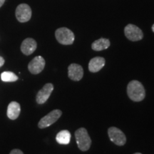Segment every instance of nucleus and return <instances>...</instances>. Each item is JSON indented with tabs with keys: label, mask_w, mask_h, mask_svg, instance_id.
<instances>
[{
	"label": "nucleus",
	"mask_w": 154,
	"mask_h": 154,
	"mask_svg": "<svg viewBox=\"0 0 154 154\" xmlns=\"http://www.w3.org/2000/svg\"><path fill=\"white\" fill-rule=\"evenodd\" d=\"M5 63V59H4L3 57H0V67H2Z\"/></svg>",
	"instance_id": "obj_18"
},
{
	"label": "nucleus",
	"mask_w": 154,
	"mask_h": 154,
	"mask_svg": "<svg viewBox=\"0 0 154 154\" xmlns=\"http://www.w3.org/2000/svg\"><path fill=\"white\" fill-rule=\"evenodd\" d=\"M54 90V86L51 83L46 84L41 90H39L36 97V103L38 104H43L47 101Z\"/></svg>",
	"instance_id": "obj_9"
},
{
	"label": "nucleus",
	"mask_w": 154,
	"mask_h": 154,
	"mask_svg": "<svg viewBox=\"0 0 154 154\" xmlns=\"http://www.w3.org/2000/svg\"><path fill=\"white\" fill-rule=\"evenodd\" d=\"M62 112L59 109H55L52 111L48 113L45 116H44L41 120L39 121L38 124V126L39 128H47L54 124L56 121L61 117Z\"/></svg>",
	"instance_id": "obj_4"
},
{
	"label": "nucleus",
	"mask_w": 154,
	"mask_h": 154,
	"mask_svg": "<svg viewBox=\"0 0 154 154\" xmlns=\"http://www.w3.org/2000/svg\"><path fill=\"white\" fill-rule=\"evenodd\" d=\"M110 41L108 38H101L93 42L91 45V48L94 51H102V50L108 49V48L110 47Z\"/></svg>",
	"instance_id": "obj_14"
},
{
	"label": "nucleus",
	"mask_w": 154,
	"mask_h": 154,
	"mask_svg": "<svg viewBox=\"0 0 154 154\" xmlns=\"http://www.w3.org/2000/svg\"><path fill=\"white\" fill-rule=\"evenodd\" d=\"M125 36L128 40L132 42H138L143 37V33L140 28L136 25L129 24L124 29Z\"/></svg>",
	"instance_id": "obj_6"
},
{
	"label": "nucleus",
	"mask_w": 154,
	"mask_h": 154,
	"mask_svg": "<svg viewBox=\"0 0 154 154\" xmlns=\"http://www.w3.org/2000/svg\"><path fill=\"white\" fill-rule=\"evenodd\" d=\"M134 154H141V153H134Z\"/></svg>",
	"instance_id": "obj_21"
},
{
	"label": "nucleus",
	"mask_w": 154,
	"mask_h": 154,
	"mask_svg": "<svg viewBox=\"0 0 154 154\" xmlns=\"http://www.w3.org/2000/svg\"><path fill=\"white\" fill-rule=\"evenodd\" d=\"M84 76V69L82 66L77 63H72L68 67V76L71 80L79 82Z\"/></svg>",
	"instance_id": "obj_10"
},
{
	"label": "nucleus",
	"mask_w": 154,
	"mask_h": 154,
	"mask_svg": "<svg viewBox=\"0 0 154 154\" xmlns=\"http://www.w3.org/2000/svg\"><path fill=\"white\" fill-rule=\"evenodd\" d=\"M21 107L19 103L16 101H12L9 103L7 108V116L11 120H15L20 114Z\"/></svg>",
	"instance_id": "obj_13"
},
{
	"label": "nucleus",
	"mask_w": 154,
	"mask_h": 154,
	"mask_svg": "<svg viewBox=\"0 0 154 154\" xmlns=\"http://www.w3.org/2000/svg\"><path fill=\"white\" fill-rule=\"evenodd\" d=\"M104 58L96 57L91 59L88 63V70L91 72L96 73L99 72L105 65Z\"/></svg>",
	"instance_id": "obj_12"
},
{
	"label": "nucleus",
	"mask_w": 154,
	"mask_h": 154,
	"mask_svg": "<svg viewBox=\"0 0 154 154\" xmlns=\"http://www.w3.org/2000/svg\"><path fill=\"white\" fill-rule=\"evenodd\" d=\"M32 9L31 7L26 4H20L17 6L15 16L17 20L21 23L27 22L32 17Z\"/></svg>",
	"instance_id": "obj_5"
},
{
	"label": "nucleus",
	"mask_w": 154,
	"mask_h": 154,
	"mask_svg": "<svg viewBox=\"0 0 154 154\" xmlns=\"http://www.w3.org/2000/svg\"><path fill=\"white\" fill-rule=\"evenodd\" d=\"M75 137L79 149L82 151H86L89 149L91 145V139L86 128H80L76 130Z\"/></svg>",
	"instance_id": "obj_2"
},
{
	"label": "nucleus",
	"mask_w": 154,
	"mask_h": 154,
	"mask_svg": "<svg viewBox=\"0 0 154 154\" xmlns=\"http://www.w3.org/2000/svg\"><path fill=\"white\" fill-rule=\"evenodd\" d=\"M45 60L41 56L34 57L28 65V69L32 74H38L44 70Z\"/></svg>",
	"instance_id": "obj_8"
},
{
	"label": "nucleus",
	"mask_w": 154,
	"mask_h": 154,
	"mask_svg": "<svg viewBox=\"0 0 154 154\" xmlns=\"http://www.w3.org/2000/svg\"><path fill=\"white\" fill-rule=\"evenodd\" d=\"M6 0H0V8H1L2 7L4 4H5Z\"/></svg>",
	"instance_id": "obj_19"
},
{
	"label": "nucleus",
	"mask_w": 154,
	"mask_h": 154,
	"mask_svg": "<svg viewBox=\"0 0 154 154\" xmlns=\"http://www.w3.org/2000/svg\"><path fill=\"white\" fill-rule=\"evenodd\" d=\"M56 140L59 144L67 145L70 143L71 134L69 131L63 130L59 132L56 136Z\"/></svg>",
	"instance_id": "obj_15"
},
{
	"label": "nucleus",
	"mask_w": 154,
	"mask_h": 154,
	"mask_svg": "<svg viewBox=\"0 0 154 154\" xmlns=\"http://www.w3.org/2000/svg\"><path fill=\"white\" fill-rule=\"evenodd\" d=\"M9 154H24V153H23V152L21 151V150L14 149L10 152V153H9Z\"/></svg>",
	"instance_id": "obj_17"
},
{
	"label": "nucleus",
	"mask_w": 154,
	"mask_h": 154,
	"mask_svg": "<svg viewBox=\"0 0 154 154\" xmlns=\"http://www.w3.org/2000/svg\"><path fill=\"white\" fill-rule=\"evenodd\" d=\"M55 36L59 43L63 45H71L74 43L75 39L72 31L66 27L57 29L55 32Z\"/></svg>",
	"instance_id": "obj_3"
},
{
	"label": "nucleus",
	"mask_w": 154,
	"mask_h": 154,
	"mask_svg": "<svg viewBox=\"0 0 154 154\" xmlns=\"http://www.w3.org/2000/svg\"><path fill=\"white\" fill-rule=\"evenodd\" d=\"M37 47V44L32 38H26L21 44V51L24 55L29 56L33 54Z\"/></svg>",
	"instance_id": "obj_11"
},
{
	"label": "nucleus",
	"mask_w": 154,
	"mask_h": 154,
	"mask_svg": "<svg viewBox=\"0 0 154 154\" xmlns=\"http://www.w3.org/2000/svg\"><path fill=\"white\" fill-rule=\"evenodd\" d=\"M1 79L5 82H14L18 80V76L11 72H5L2 73Z\"/></svg>",
	"instance_id": "obj_16"
},
{
	"label": "nucleus",
	"mask_w": 154,
	"mask_h": 154,
	"mask_svg": "<svg viewBox=\"0 0 154 154\" xmlns=\"http://www.w3.org/2000/svg\"><path fill=\"white\" fill-rule=\"evenodd\" d=\"M127 94L132 101L138 102L143 101L146 96V91L143 84L136 80H133L127 86Z\"/></svg>",
	"instance_id": "obj_1"
},
{
	"label": "nucleus",
	"mask_w": 154,
	"mask_h": 154,
	"mask_svg": "<svg viewBox=\"0 0 154 154\" xmlns=\"http://www.w3.org/2000/svg\"><path fill=\"white\" fill-rule=\"evenodd\" d=\"M110 140L117 146H124L126 142V137L121 130L116 127H110L108 130Z\"/></svg>",
	"instance_id": "obj_7"
},
{
	"label": "nucleus",
	"mask_w": 154,
	"mask_h": 154,
	"mask_svg": "<svg viewBox=\"0 0 154 154\" xmlns=\"http://www.w3.org/2000/svg\"><path fill=\"white\" fill-rule=\"evenodd\" d=\"M152 31L154 32V24H153V26H152Z\"/></svg>",
	"instance_id": "obj_20"
}]
</instances>
